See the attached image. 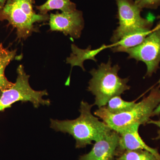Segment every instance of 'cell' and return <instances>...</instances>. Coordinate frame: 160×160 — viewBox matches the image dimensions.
Returning <instances> with one entry per match:
<instances>
[{
	"instance_id": "cell-1",
	"label": "cell",
	"mask_w": 160,
	"mask_h": 160,
	"mask_svg": "<svg viewBox=\"0 0 160 160\" xmlns=\"http://www.w3.org/2000/svg\"><path fill=\"white\" fill-rule=\"evenodd\" d=\"M94 105L81 102L80 115L74 120L50 119V127L57 132L69 133L76 140V148H85L98 141L112 131V129L91 112Z\"/></svg>"
},
{
	"instance_id": "cell-2",
	"label": "cell",
	"mask_w": 160,
	"mask_h": 160,
	"mask_svg": "<svg viewBox=\"0 0 160 160\" xmlns=\"http://www.w3.org/2000/svg\"><path fill=\"white\" fill-rule=\"evenodd\" d=\"M160 85L153 88L148 96L136 103L128 111L113 114L110 113L105 106L96 110L94 115L102 119L112 130L118 133L134 124L146 125L160 103Z\"/></svg>"
},
{
	"instance_id": "cell-3",
	"label": "cell",
	"mask_w": 160,
	"mask_h": 160,
	"mask_svg": "<svg viewBox=\"0 0 160 160\" xmlns=\"http://www.w3.org/2000/svg\"><path fill=\"white\" fill-rule=\"evenodd\" d=\"M109 58L107 63H102L98 69H93L89 72L92 78L89 82L88 90L95 96L93 105L99 108L106 106L110 98L121 96L129 90L130 86L127 85L129 78H120L118 72L121 67L118 64L112 66Z\"/></svg>"
},
{
	"instance_id": "cell-4",
	"label": "cell",
	"mask_w": 160,
	"mask_h": 160,
	"mask_svg": "<svg viewBox=\"0 0 160 160\" xmlns=\"http://www.w3.org/2000/svg\"><path fill=\"white\" fill-rule=\"evenodd\" d=\"M34 0H7L0 11V20H6L17 30L18 39L26 40L38 28L34 24L48 21L49 15L37 13L33 9Z\"/></svg>"
},
{
	"instance_id": "cell-5",
	"label": "cell",
	"mask_w": 160,
	"mask_h": 160,
	"mask_svg": "<svg viewBox=\"0 0 160 160\" xmlns=\"http://www.w3.org/2000/svg\"><path fill=\"white\" fill-rule=\"evenodd\" d=\"M17 78L16 82L11 88L2 91L0 96V112L11 107L12 105L18 102H29L34 107L38 108L40 105L49 106L50 100L43 98L48 95L47 90L36 91L32 89L29 85L30 76L26 74L22 65L19 66L17 69Z\"/></svg>"
},
{
	"instance_id": "cell-6",
	"label": "cell",
	"mask_w": 160,
	"mask_h": 160,
	"mask_svg": "<svg viewBox=\"0 0 160 160\" xmlns=\"http://www.w3.org/2000/svg\"><path fill=\"white\" fill-rule=\"evenodd\" d=\"M119 26L114 30L110 42L116 44L124 37L141 31H150L153 20L142 17V9L132 0H116Z\"/></svg>"
},
{
	"instance_id": "cell-7",
	"label": "cell",
	"mask_w": 160,
	"mask_h": 160,
	"mask_svg": "<svg viewBox=\"0 0 160 160\" xmlns=\"http://www.w3.org/2000/svg\"><path fill=\"white\" fill-rule=\"evenodd\" d=\"M128 59L142 62L147 67L145 77H150L159 68L160 63V28L152 30L142 43L127 49Z\"/></svg>"
},
{
	"instance_id": "cell-8",
	"label": "cell",
	"mask_w": 160,
	"mask_h": 160,
	"mask_svg": "<svg viewBox=\"0 0 160 160\" xmlns=\"http://www.w3.org/2000/svg\"><path fill=\"white\" fill-rule=\"evenodd\" d=\"M49 21L50 31L63 32L72 38H79L84 29L82 12L77 9L71 12L51 13Z\"/></svg>"
},
{
	"instance_id": "cell-9",
	"label": "cell",
	"mask_w": 160,
	"mask_h": 160,
	"mask_svg": "<svg viewBox=\"0 0 160 160\" xmlns=\"http://www.w3.org/2000/svg\"><path fill=\"white\" fill-rule=\"evenodd\" d=\"M119 134L112 130L95 142L91 151L80 157L78 160H115Z\"/></svg>"
},
{
	"instance_id": "cell-10",
	"label": "cell",
	"mask_w": 160,
	"mask_h": 160,
	"mask_svg": "<svg viewBox=\"0 0 160 160\" xmlns=\"http://www.w3.org/2000/svg\"><path fill=\"white\" fill-rule=\"evenodd\" d=\"M141 126L136 124L118 133L119 134L118 145L117 149V156L127 150L144 149L153 153L160 159V154L158 149L146 145L139 133V128Z\"/></svg>"
},
{
	"instance_id": "cell-11",
	"label": "cell",
	"mask_w": 160,
	"mask_h": 160,
	"mask_svg": "<svg viewBox=\"0 0 160 160\" xmlns=\"http://www.w3.org/2000/svg\"><path fill=\"white\" fill-rule=\"evenodd\" d=\"M107 47L108 46L104 44L97 49H92L91 46H88L87 49H82L78 48L75 44H72L71 45L72 53L70 56L66 58V63L71 65V70L74 66H78L82 69L83 71H85L86 69L83 66L84 62L88 60L97 62L95 57Z\"/></svg>"
},
{
	"instance_id": "cell-12",
	"label": "cell",
	"mask_w": 160,
	"mask_h": 160,
	"mask_svg": "<svg viewBox=\"0 0 160 160\" xmlns=\"http://www.w3.org/2000/svg\"><path fill=\"white\" fill-rule=\"evenodd\" d=\"M151 31L138 32L128 35L117 43L112 45L111 51L114 53L125 52L127 49L138 46L142 43Z\"/></svg>"
},
{
	"instance_id": "cell-13",
	"label": "cell",
	"mask_w": 160,
	"mask_h": 160,
	"mask_svg": "<svg viewBox=\"0 0 160 160\" xmlns=\"http://www.w3.org/2000/svg\"><path fill=\"white\" fill-rule=\"evenodd\" d=\"M16 50H10L3 47L0 44V91H2L11 88L13 83L9 82L5 76L6 68L16 55Z\"/></svg>"
},
{
	"instance_id": "cell-14",
	"label": "cell",
	"mask_w": 160,
	"mask_h": 160,
	"mask_svg": "<svg viewBox=\"0 0 160 160\" xmlns=\"http://www.w3.org/2000/svg\"><path fill=\"white\" fill-rule=\"evenodd\" d=\"M36 8L42 14H48L51 10H60L62 12H71L76 10V5L70 0H47L39 6H36Z\"/></svg>"
},
{
	"instance_id": "cell-15",
	"label": "cell",
	"mask_w": 160,
	"mask_h": 160,
	"mask_svg": "<svg viewBox=\"0 0 160 160\" xmlns=\"http://www.w3.org/2000/svg\"><path fill=\"white\" fill-rule=\"evenodd\" d=\"M135 102H127L122 99L121 96H116L110 98L106 106L110 113L118 114L130 110L135 105Z\"/></svg>"
},
{
	"instance_id": "cell-16",
	"label": "cell",
	"mask_w": 160,
	"mask_h": 160,
	"mask_svg": "<svg viewBox=\"0 0 160 160\" xmlns=\"http://www.w3.org/2000/svg\"><path fill=\"white\" fill-rule=\"evenodd\" d=\"M115 160H160L156 156L144 149L127 150L118 155Z\"/></svg>"
},
{
	"instance_id": "cell-17",
	"label": "cell",
	"mask_w": 160,
	"mask_h": 160,
	"mask_svg": "<svg viewBox=\"0 0 160 160\" xmlns=\"http://www.w3.org/2000/svg\"><path fill=\"white\" fill-rule=\"evenodd\" d=\"M134 2L142 9H155L160 6V0H135Z\"/></svg>"
},
{
	"instance_id": "cell-18",
	"label": "cell",
	"mask_w": 160,
	"mask_h": 160,
	"mask_svg": "<svg viewBox=\"0 0 160 160\" xmlns=\"http://www.w3.org/2000/svg\"><path fill=\"white\" fill-rule=\"evenodd\" d=\"M147 124H153L157 126L159 128L158 131V136L153 139L154 140L160 139V119L158 120H152L150 119L147 123Z\"/></svg>"
},
{
	"instance_id": "cell-19",
	"label": "cell",
	"mask_w": 160,
	"mask_h": 160,
	"mask_svg": "<svg viewBox=\"0 0 160 160\" xmlns=\"http://www.w3.org/2000/svg\"><path fill=\"white\" fill-rule=\"evenodd\" d=\"M160 115V103L157 108L155 109L153 113L152 114V117L155 116H159Z\"/></svg>"
},
{
	"instance_id": "cell-20",
	"label": "cell",
	"mask_w": 160,
	"mask_h": 160,
	"mask_svg": "<svg viewBox=\"0 0 160 160\" xmlns=\"http://www.w3.org/2000/svg\"><path fill=\"white\" fill-rule=\"evenodd\" d=\"M7 0H0V11L4 8Z\"/></svg>"
},
{
	"instance_id": "cell-21",
	"label": "cell",
	"mask_w": 160,
	"mask_h": 160,
	"mask_svg": "<svg viewBox=\"0 0 160 160\" xmlns=\"http://www.w3.org/2000/svg\"><path fill=\"white\" fill-rule=\"evenodd\" d=\"M158 18L160 19V22H159L158 24L156 26L155 28H157V29H159L160 28V16H159L158 17Z\"/></svg>"
},
{
	"instance_id": "cell-22",
	"label": "cell",
	"mask_w": 160,
	"mask_h": 160,
	"mask_svg": "<svg viewBox=\"0 0 160 160\" xmlns=\"http://www.w3.org/2000/svg\"><path fill=\"white\" fill-rule=\"evenodd\" d=\"M1 93H2V91H0V96H1Z\"/></svg>"
}]
</instances>
